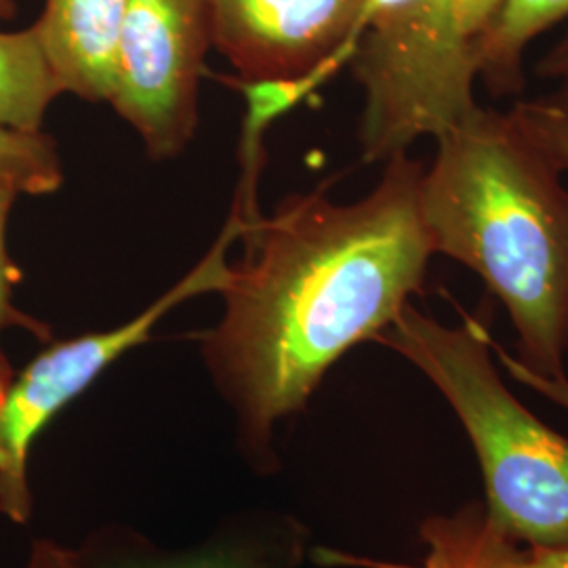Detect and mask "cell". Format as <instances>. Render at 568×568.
Masks as SVG:
<instances>
[{
    "label": "cell",
    "instance_id": "cell-17",
    "mask_svg": "<svg viewBox=\"0 0 568 568\" xmlns=\"http://www.w3.org/2000/svg\"><path fill=\"white\" fill-rule=\"evenodd\" d=\"M26 568H87L81 554L58 546L53 541H37L30 551Z\"/></svg>",
    "mask_w": 568,
    "mask_h": 568
},
{
    "label": "cell",
    "instance_id": "cell-15",
    "mask_svg": "<svg viewBox=\"0 0 568 568\" xmlns=\"http://www.w3.org/2000/svg\"><path fill=\"white\" fill-rule=\"evenodd\" d=\"M427 544L426 568H480L459 537L453 518L436 516L422 527Z\"/></svg>",
    "mask_w": 568,
    "mask_h": 568
},
{
    "label": "cell",
    "instance_id": "cell-7",
    "mask_svg": "<svg viewBox=\"0 0 568 568\" xmlns=\"http://www.w3.org/2000/svg\"><path fill=\"white\" fill-rule=\"evenodd\" d=\"M371 0H206L211 47L244 84L295 82L356 49Z\"/></svg>",
    "mask_w": 568,
    "mask_h": 568
},
{
    "label": "cell",
    "instance_id": "cell-12",
    "mask_svg": "<svg viewBox=\"0 0 568 568\" xmlns=\"http://www.w3.org/2000/svg\"><path fill=\"white\" fill-rule=\"evenodd\" d=\"M61 183L60 150L51 135L0 126V185L13 187L20 196H47L58 192Z\"/></svg>",
    "mask_w": 568,
    "mask_h": 568
},
{
    "label": "cell",
    "instance_id": "cell-11",
    "mask_svg": "<svg viewBox=\"0 0 568 568\" xmlns=\"http://www.w3.org/2000/svg\"><path fill=\"white\" fill-rule=\"evenodd\" d=\"M63 87L58 81L34 26L0 32V126L39 133Z\"/></svg>",
    "mask_w": 568,
    "mask_h": 568
},
{
    "label": "cell",
    "instance_id": "cell-8",
    "mask_svg": "<svg viewBox=\"0 0 568 568\" xmlns=\"http://www.w3.org/2000/svg\"><path fill=\"white\" fill-rule=\"evenodd\" d=\"M126 0H44L34 23L63 93L112 100Z\"/></svg>",
    "mask_w": 568,
    "mask_h": 568
},
{
    "label": "cell",
    "instance_id": "cell-5",
    "mask_svg": "<svg viewBox=\"0 0 568 568\" xmlns=\"http://www.w3.org/2000/svg\"><path fill=\"white\" fill-rule=\"evenodd\" d=\"M244 217L234 209L220 241L180 283L129 323L47 347L11 382L0 403V511L13 523H28L32 497L28 457L49 422L79 398L122 354L150 339L166 312L201 293H220L227 284V246L243 234Z\"/></svg>",
    "mask_w": 568,
    "mask_h": 568
},
{
    "label": "cell",
    "instance_id": "cell-13",
    "mask_svg": "<svg viewBox=\"0 0 568 568\" xmlns=\"http://www.w3.org/2000/svg\"><path fill=\"white\" fill-rule=\"evenodd\" d=\"M508 114L556 171H568V81H558L544 95L514 103Z\"/></svg>",
    "mask_w": 568,
    "mask_h": 568
},
{
    "label": "cell",
    "instance_id": "cell-2",
    "mask_svg": "<svg viewBox=\"0 0 568 568\" xmlns=\"http://www.w3.org/2000/svg\"><path fill=\"white\" fill-rule=\"evenodd\" d=\"M422 213L434 255L506 305L528 371L562 379L568 352V187L508 112L476 105L436 138Z\"/></svg>",
    "mask_w": 568,
    "mask_h": 568
},
{
    "label": "cell",
    "instance_id": "cell-18",
    "mask_svg": "<svg viewBox=\"0 0 568 568\" xmlns=\"http://www.w3.org/2000/svg\"><path fill=\"white\" fill-rule=\"evenodd\" d=\"M497 2L499 0H459V23L467 42H471L476 32L485 26Z\"/></svg>",
    "mask_w": 568,
    "mask_h": 568
},
{
    "label": "cell",
    "instance_id": "cell-20",
    "mask_svg": "<svg viewBox=\"0 0 568 568\" xmlns=\"http://www.w3.org/2000/svg\"><path fill=\"white\" fill-rule=\"evenodd\" d=\"M16 16V2L13 0H0V18H13Z\"/></svg>",
    "mask_w": 568,
    "mask_h": 568
},
{
    "label": "cell",
    "instance_id": "cell-10",
    "mask_svg": "<svg viewBox=\"0 0 568 568\" xmlns=\"http://www.w3.org/2000/svg\"><path fill=\"white\" fill-rule=\"evenodd\" d=\"M567 18L568 0H499L469 42L476 79L485 81L493 95L523 93L528 44Z\"/></svg>",
    "mask_w": 568,
    "mask_h": 568
},
{
    "label": "cell",
    "instance_id": "cell-1",
    "mask_svg": "<svg viewBox=\"0 0 568 568\" xmlns=\"http://www.w3.org/2000/svg\"><path fill=\"white\" fill-rule=\"evenodd\" d=\"M424 171L405 152L386 161L361 201L307 192L272 217L246 215L251 246L230 267L224 316L204 333L203 356L257 466L272 455L276 424L302 410L326 371L375 339L422 291L434 255Z\"/></svg>",
    "mask_w": 568,
    "mask_h": 568
},
{
    "label": "cell",
    "instance_id": "cell-4",
    "mask_svg": "<svg viewBox=\"0 0 568 568\" xmlns=\"http://www.w3.org/2000/svg\"><path fill=\"white\" fill-rule=\"evenodd\" d=\"M349 65L363 89L358 142L366 163L436 140L478 105L459 0H371Z\"/></svg>",
    "mask_w": 568,
    "mask_h": 568
},
{
    "label": "cell",
    "instance_id": "cell-6",
    "mask_svg": "<svg viewBox=\"0 0 568 568\" xmlns=\"http://www.w3.org/2000/svg\"><path fill=\"white\" fill-rule=\"evenodd\" d=\"M209 47L206 0H126L110 103L150 159L171 161L192 142Z\"/></svg>",
    "mask_w": 568,
    "mask_h": 568
},
{
    "label": "cell",
    "instance_id": "cell-16",
    "mask_svg": "<svg viewBox=\"0 0 568 568\" xmlns=\"http://www.w3.org/2000/svg\"><path fill=\"white\" fill-rule=\"evenodd\" d=\"M493 352H495V356L499 358L501 366L508 371L509 375H511L516 382H520L523 386H527L530 387V389H535V392H539L541 396H546V398H549L551 403L565 406L568 410L567 377H562V379H548V377L535 375L532 371H528L527 366L520 365V363L514 358V354H509L508 349H506V347H501L497 342L493 344Z\"/></svg>",
    "mask_w": 568,
    "mask_h": 568
},
{
    "label": "cell",
    "instance_id": "cell-19",
    "mask_svg": "<svg viewBox=\"0 0 568 568\" xmlns=\"http://www.w3.org/2000/svg\"><path fill=\"white\" fill-rule=\"evenodd\" d=\"M537 74L548 81H568V32L537 63Z\"/></svg>",
    "mask_w": 568,
    "mask_h": 568
},
{
    "label": "cell",
    "instance_id": "cell-9",
    "mask_svg": "<svg viewBox=\"0 0 568 568\" xmlns=\"http://www.w3.org/2000/svg\"><path fill=\"white\" fill-rule=\"evenodd\" d=\"M302 556L297 525L232 530L185 551L154 548L131 535H100L81 554L87 568H291Z\"/></svg>",
    "mask_w": 568,
    "mask_h": 568
},
{
    "label": "cell",
    "instance_id": "cell-3",
    "mask_svg": "<svg viewBox=\"0 0 568 568\" xmlns=\"http://www.w3.org/2000/svg\"><path fill=\"white\" fill-rule=\"evenodd\" d=\"M375 342L398 352L436 387L478 457L488 525L527 548H568V438L504 384L487 325H445L406 304Z\"/></svg>",
    "mask_w": 568,
    "mask_h": 568
},
{
    "label": "cell",
    "instance_id": "cell-14",
    "mask_svg": "<svg viewBox=\"0 0 568 568\" xmlns=\"http://www.w3.org/2000/svg\"><path fill=\"white\" fill-rule=\"evenodd\" d=\"M18 196L20 194L13 187L0 185V333L26 323V314L13 304V291L21 278L20 270L7 248V224Z\"/></svg>",
    "mask_w": 568,
    "mask_h": 568
}]
</instances>
